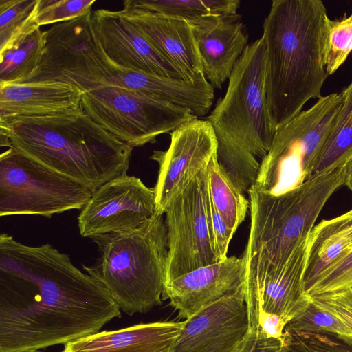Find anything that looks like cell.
<instances>
[{
	"mask_svg": "<svg viewBox=\"0 0 352 352\" xmlns=\"http://www.w3.org/2000/svg\"><path fill=\"white\" fill-rule=\"evenodd\" d=\"M265 60L261 37L248 45L225 95L206 119L215 134L219 165L243 194L255 185L276 132L265 95Z\"/></svg>",
	"mask_w": 352,
	"mask_h": 352,
	"instance_id": "obj_4",
	"label": "cell"
},
{
	"mask_svg": "<svg viewBox=\"0 0 352 352\" xmlns=\"http://www.w3.org/2000/svg\"><path fill=\"white\" fill-rule=\"evenodd\" d=\"M94 191L80 182L8 148L0 155V216L52 217L82 210Z\"/></svg>",
	"mask_w": 352,
	"mask_h": 352,
	"instance_id": "obj_8",
	"label": "cell"
},
{
	"mask_svg": "<svg viewBox=\"0 0 352 352\" xmlns=\"http://www.w3.org/2000/svg\"><path fill=\"white\" fill-rule=\"evenodd\" d=\"M120 316L104 285L69 255L0 235V352L65 345Z\"/></svg>",
	"mask_w": 352,
	"mask_h": 352,
	"instance_id": "obj_1",
	"label": "cell"
},
{
	"mask_svg": "<svg viewBox=\"0 0 352 352\" xmlns=\"http://www.w3.org/2000/svg\"><path fill=\"white\" fill-rule=\"evenodd\" d=\"M170 134L168 148L154 151L150 157L160 166L153 188L160 214H164L171 200L208 167L217 151L213 128L206 120L197 118Z\"/></svg>",
	"mask_w": 352,
	"mask_h": 352,
	"instance_id": "obj_13",
	"label": "cell"
},
{
	"mask_svg": "<svg viewBox=\"0 0 352 352\" xmlns=\"http://www.w3.org/2000/svg\"><path fill=\"white\" fill-rule=\"evenodd\" d=\"M95 0H38L36 23L41 25L68 21L91 12Z\"/></svg>",
	"mask_w": 352,
	"mask_h": 352,
	"instance_id": "obj_32",
	"label": "cell"
},
{
	"mask_svg": "<svg viewBox=\"0 0 352 352\" xmlns=\"http://www.w3.org/2000/svg\"><path fill=\"white\" fill-rule=\"evenodd\" d=\"M352 251V210L314 226L307 236L303 274L306 295Z\"/></svg>",
	"mask_w": 352,
	"mask_h": 352,
	"instance_id": "obj_23",
	"label": "cell"
},
{
	"mask_svg": "<svg viewBox=\"0 0 352 352\" xmlns=\"http://www.w3.org/2000/svg\"><path fill=\"white\" fill-rule=\"evenodd\" d=\"M193 25L205 77L220 89L249 45L244 24L236 14L206 17Z\"/></svg>",
	"mask_w": 352,
	"mask_h": 352,
	"instance_id": "obj_18",
	"label": "cell"
},
{
	"mask_svg": "<svg viewBox=\"0 0 352 352\" xmlns=\"http://www.w3.org/2000/svg\"><path fill=\"white\" fill-rule=\"evenodd\" d=\"M109 60L91 12L45 31L41 60L35 74L25 82L58 81L77 87L82 94L109 83Z\"/></svg>",
	"mask_w": 352,
	"mask_h": 352,
	"instance_id": "obj_10",
	"label": "cell"
},
{
	"mask_svg": "<svg viewBox=\"0 0 352 352\" xmlns=\"http://www.w3.org/2000/svg\"><path fill=\"white\" fill-rule=\"evenodd\" d=\"M343 100L342 91L322 96L309 109L302 111L276 130L253 186L278 195L309 179L320 150L336 122Z\"/></svg>",
	"mask_w": 352,
	"mask_h": 352,
	"instance_id": "obj_7",
	"label": "cell"
},
{
	"mask_svg": "<svg viewBox=\"0 0 352 352\" xmlns=\"http://www.w3.org/2000/svg\"><path fill=\"white\" fill-rule=\"evenodd\" d=\"M309 297L316 304L341 319L352 331V287Z\"/></svg>",
	"mask_w": 352,
	"mask_h": 352,
	"instance_id": "obj_35",
	"label": "cell"
},
{
	"mask_svg": "<svg viewBox=\"0 0 352 352\" xmlns=\"http://www.w3.org/2000/svg\"><path fill=\"white\" fill-rule=\"evenodd\" d=\"M344 166L307 179L275 195L252 186L248 192L250 230L243 258L244 287L284 264L308 236L331 195L344 182Z\"/></svg>",
	"mask_w": 352,
	"mask_h": 352,
	"instance_id": "obj_5",
	"label": "cell"
},
{
	"mask_svg": "<svg viewBox=\"0 0 352 352\" xmlns=\"http://www.w3.org/2000/svg\"><path fill=\"white\" fill-rule=\"evenodd\" d=\"M206 211L211 242L217 261L226 259L228 246L234 232L226 225L214 207L209 192L206 196Z\"/></svg>",
	"mask_w": 352,
	"mask_h": 352,
	"instance_id": "obj_34",
	"label": "cell"
},
{
	"mask_svg": "<svg viewBox=\"0 0 352 352\" xmlns=\"http://www.w3.org/2000/svg\"><path fill=\"white\" fill-rule=\"evenodd\" d=\"M342 92V108L320 150L311 177L342 167L352 157V82Z\"/></svg>",
	"mask_w": 352,
	"mask_h": 352,
	"instance_id": "obj_25",
	"label": "cell"
},
{
	"mask_svg": "<svg viewBox=\"0 0 352 352\" xmlns=\"http://www.w3.org/2000/svg\"><path fill=\"white\" fill-rule=\"evenodd\" d=\"M279 352H352V338L285 329Z\"/></svg>",
	"mask_w": 352,
	"mask_h": 352,
	"instance_id": "obj_30",
	"label": "cell"
},
{
	"mask_svg": "<svg viewBox=\"0 0 352 352\" xmlns=\"http://www.w3.org/2000/svg\"><path fill=\"white\" fill-rule=\"evenodd\" d=\"M38 3V0H0V53L40 28Z\"/></svg>",
	"mask_w": 352,
	"mask_h": 352,
	"instance_id": "obj_28",
	"label": "cell"
},
{
	"mask_svg": "<svg viewBox=\"0 0 352 352\" xmlns=\"http://www.w3.org/2000/svg\"><path fill=\"white\" fill-rule=\"evenodd\" d=\"M320 0H273L263 24L265 90L278 130L311 99L320 98L329 76L326 47L329 22Z\"/></svg>",
	"mask_w": 352,
	"mask_h": 352,
	"instance_id": "obj_2",
	"label": "cell"
},
{
	"mask_svg": "<svg viewBox=\"0 0 352 352\" xmlns=\"http://www.w3.org/2000/svg\"><path fill=\"white\" fill-rule=\"evenodd\" d=\"M250 327L243 288L183 321L170 352H235Z\"/></svg>",
	"mask_w": 352,
	"mask_h": 352,
	"instance_id": "obj_14",
	"label": "cell"
},
{
	"mask_svg": "<svg viewBox=\"0 0 352 352\" xmlns=\"http://www.w3.org/2000/svg\"><path fill=\"white\" fill-rule=\"evenodd\" d=\"M154 189L142 180L124 175L113 179L94 191L78 217L82 237L134 230L155 214Z\"/></svg>",
	"mask_w": 352,
	"mask_h": 352,
	"instance_id": "obj_12",
	"label": "cell"
},
{
	"mask_svg": "<svg viewBox=\"0 0 352 352\" xmlns=\"http://www.w3.org/2000/svg\"><path fill=\"white\" fill-rule=\"evenodd\" d=\"M109 83L187 109L197 118L206 115L213 104L214 87L204 73L194 80L167 78L121 67L109 60Z\"/></svg>",
	"mask_w": 352,
	"mask_h": 352,
	"instance_id": "obj_20",
	"label": "cell"
},
{
	"mask_svg": "<svg viewBox=\"0 0 352 352\" xmlns=\"http://www.w3.org/2000/svg\"><path fill=\"white\" fill-rule=\"evenodd\" d=\"M0 145L13 148L93 190L126 175L133 147L78 110L0 118Z\"/></svg>",
	"mask_w": 352,
	"mask_h": 352,
	"instance_id": "obj_3",
	"label": "cell"
},
{
	"mask_svg": "<svg viewBox=\"0 0 352 352\" xmlns=\"http://www.w3.org/2000/svg\"><path fill=\"white\" fill-rule=\"evenodd\" d=\"M344 184L352 191V157L344 165Z\"/></svg>",
	"mask_w": 352,
	"mask_h": 352,
	"instance_id": "obj_37",
	"label": "cell"
},
{
	"mask_svg": "<svg viewBox=\"0 0 352 352\" xmlns=\"http://www.w3.org/2000/svg\"><path fill=\"white\" fill-rule=\"evenodd\" d=\"M120 11L187 79L194 80L204 73L193 24L126 6Z\"/></svg>",
	"mask_w": 352,
	"mask_h": 352,
	"instance_id": "obj_19",
	"label": "cell"
},
{
	"mask_svg": "<svg viewBox=\"0 0 352 352\" xmlns=\"http://www.w3.org/2000/svg\"><path fill=\"white\" fill-rule=\"evenodd\" d=\"M182 327L166 321L98 331L65 344L62 352H170Z\"/></svg>",
	"mask_w": 352,
	"mask_h": 352,
	"instance_id": "obj_22",
	"label": "cell"
},
{
	"mask_svg": "<svg viewBox=\"0 0 352 352\" xmlns=\"http://www.w3.org/2000/svg\"><path fill=\"white\" fill-rule=\"evenodd\" d=\"M207 168L165 210L168 258L165 285L199 267L217 263L206 211Z\"/></svg>",
	"mask_w": 352,
	"mask_h": 352,
	"instance_id": "obj_11",
	"label": "cell"
},
{
	"mask_svg": "<svg viewBox=\"0 0 352 352\" xmlns=\"http://www.w3.org/2000/svg\"><path fill=\"white\" fill-rule=\"evenodd\" d=\"M240 3L239 0H126L123 6L193 24L208 16L235 15Z\"/></svg>",
	"mask_w": 352,
	"mask_h": 352,
	"instance_id": "obj_24",
	"label": "cell"
},
{
	"mask_svg": "<svg viewBox=\"0 0 352 352\" xmlns=\"http://www.w3.org/2000/svg\"><path fill=\"white\" fill-rule=\"evenodd\" d=\"M352 50V14L340 20H329L326 47V69L333 74Z\"/></svg>",
	"mask_w": 352,
	"mask_h": 352,
	"instance_id": "obj_31",
	"label": "cell"
},
{
	"mask_svg": "<svg viewBox=\"0 0 352 352\" xmlns=\"http://www.w3.org/2000/svg\"><path fill=\"white\" fill-rule=\"evenodd\" d=\"M285 329L352 338V331L341 319L316 304L311 298L306 308L292 318Z\"/></svg>",
	"mask_w": 352,
	"mask_h": 352,
	"instance_id": "obj_29",
	"label": "cell"
},
{
	"mask_svg": "<svg viewBox=\"0 0 352 352\" xmlns=\"http://www.w3.org/2000/svg\"><path fill=\"white\" fill-rule=\"evenodd\" d=\"M45 31L38 28L0 53V85L19 84L33 76L41 60Z\"/></svg>",
	"mask_w": 352,
	"mask_h": 352,
	"instance_id": "obj_26",
	"label": "cell"
},
{
	"mask_svg": "<svg viewBox=\"0 0 352 352\" xmlns=\"http://www.w3.org/2000/svg\"><path fill=\"white\" fill-rule=\"evenodd\" d=\"M24 352H41V351H38V350H31V351H24Z\"/></svg>",
	"mask_w": 352,
	"mask_h": 352,
	"instance_id": "obj_38",
	"label": "cell"
},
{
	"mask_svg": "<svg viewBox=\"0 0 352 352\" xmlns=\"http://www.w3.org/2000/svg\"><path fill=\"white\" fill-rule=\"evenodd\" d=\"M102 50L113 64L157 76L187 79L122 12L100 9L92 12Z\"/></svg>",
	"mask_w": 352,
	"mask_h": 352,
	"instance_id": "obj_16",
	"label": "cell"
},
{
	"mask_svg": "<svg viewBox=\"0 0 352 352\" xmlns=\"http://www.w3.org/2000/svg\"><path fill=\"white\" fill-rule=\"evenodd\" d=\"M245 266L242 258L226 259L184 274L165 285L163 300L181 318L188 319L203 308L243 288Z\"/></svg>",
	"mask_w": 352,
	"mask_h": 352,
	"instance_id": "obj_17",
	"label": "cell"
},
{
	"mask_svg": "<svg viewBox=\"0 0 352 352\" xmlns=\"http://www.w3.org/2000/svg\"><path fill=\"white\" fill-rule=\"evenodd\" d=\"M283 341L258 329L250 327L235 352H279Z\"/></svg>",
	"mask_w": 352,
	"mask_h": 352,
	"instance_id": "obj_36",
	"label": "cell"
},
{
	"mask_svg": "<svg viewBox=\"0 0 352 352\" xmlns=\"http://www.w3.org/2000/svg\"><path fill=\"white\" fill-rule=\"evenodd\" d=\"M82 92L58 81L0 85V118L45 116L81 108Z\"/></svg>",
	"mask_w": 352,
	"mask_h": 352,
	"instance_id": "obj_21",
	"label": "cell"
},
{
	"mask_svg": "<svg viewBox=\"0 0 352 352\" xmlns=\"http://www.w3.org/2000/svg\"><path fill=\"white\" fill-rule=\"evenodd\" d=\"M166 228L156 213L140 227L91 237L100 257L82 265L100 281L120 309L131 316L144 314L162 302L168 258Z\"/></svg>",
	"mask_w": 352,
	"mask_h": 352,
	"instance_id": "obj_6",
	"label": "cell"
},
{
	"mask_svg": "<svg viewBox=\"0 0 352 352\" xmlns=\"http://www.w3.org/2000/svg\"><path fill=\"white\" fill-rule=\"evenodd\" d=\"M307 241L296 247L284 264L244 287L250 327L258 329L268 315L277 316L287 324L309 304L310 297L303 289Z\"/></svg>",
	"mask_w": 352,
	"mask_h": 352,
	"instance_id": "obj_15",
	"label": "cell"
},
{
	"mask_svg": "<svg viewBox=\"0 0 352 352\" xmlns=\"http://www.w3.org/2000/svg\"><path fill=\"white\" fill-rule=\"evenodd\" d=\"M81 108L103 129L132 147L156 142L158 135L197 118L189 110L111 83L82 94Z\"/></svg>",
	"mask_w": 352,
	"mask_h": 352,
	"instance_id": "obj_9",
	"label": "cell"
},
{
	"mask_svg": "<svg viewBox=\"0 0 352 352\" xmlns=\"http://www.w3.org/2000/svg\"><path fill=\"white\" fill-rule=\"evenodd\" d=\"M352 287V251L314 286L309 296L332 294Z\"/></svg>",
	"mask_w": 352,
	"mask_h": 352,
	"instance_id": "obj_33",
	"label": "cell"
},
{
	"mask_svg": "<svg viewBox=\"0 0 352 352\" xmlns=\"http://www.w3.org/2000/svg\"><path fill=\"white\" fill-rule=\"evenodd\" d=\"M212 201L226 225L234 232L245 218L250 201L219 165L215 155L207 167Z\"/></svg>",
	"mask_w": 352,
	"mask_h": 352,
	"instance_id": "obj_27",
	"label": "cell"
}]
</instances>
